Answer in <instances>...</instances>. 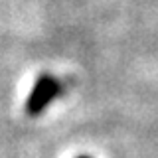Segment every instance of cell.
Returning a JSON list of instances; mask_svg holds the SVG:
<instances>
[{"label": "cell", "mask_w": 158, "mask_h": 158, "mask_svg": "<svg viewBox=\"0 0 158 158\" xmlns=\"http://www.w3.org/2000/svg\"><path fill=\"white\" fill-rule=\"evenodd\" d=\"M79 158H91V156H79Z\"/></svg>", "instance_id": "2"}, {"label": "cell", "mask_w": 158, "mask_h": 158, "mask_svg": "<svg viewBox=\"0 0 158 158\" xmlns=\"http://www.w3.org/2000/svg\"><path fill=\"white\" fill-rule=\"evenodd\" d=\"M59 93V83L52 75H40L32 93L26 101V113L30 117H38Z\"/></svg>", "instance_id": "1"}]
</instances>
